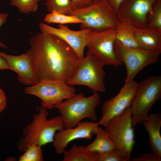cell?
<instances>
[{
	"label": "cell",
	"mask_w": 161,
	"mask_h": 161,
	"mask_svg": "<svg viewBox=\"0 0 161 161\" xmlns=\"http://www.w3.org/2000/svg\"><path fill=\"white\" fill-rule=\"evenodd\" d=\"M41 0H11L10 5L15 7L19 12L26 14L35 13L38 9V3Z\"/></svg>",
	"instance_id": "cb8c5ba5"
},
{
	"label": "cell",
	"mask_w": 161,
	"mask_h": 161,
	"mask_svg": "<svg viewBox=\"0 0 161 161\" xmlns=\"http://www.w3.org/2000/svg\"><path fill=\"white\" fill-rule=\"evenodd\" d=\"M39 27L41 32L55 35L64 41L80 59L84 57V49L87 46L89 34L92 29L87 28L75 31L64 24H59L58 27L55 28L43 22L39 24Z\"/></svg>",
	"instance_id": "7c38bea8"
},
{
	"label": "cell",
	"mask_w": 161,
	"mask_h": 161,
	"mask_svg": "<svg viewBox=\"0 0 161 161\" xmlns=\"http://www.w3.org/2000/svg\"><path fill=\"white\" fill-rule=\"evenodd\" d=\"M156 1L123 0L116 14L117 18L135 27H146L148 15Z\"/></svg>",
	"instance_id": "4fadbf2b"
},
{
	"label": "cell",
	"mask_w": 161,
	"mask_h": 161,
	"mask_svg": "<svg viewBox=\"0 0 161 161\" xmlns=\"http://www.w3.org/2000/svg\"><path fill=\"white\" fill-rule=\"evenodd\" d=\"M7 105V98L4 92L0 88V113L5 109Z\"/></svg>",
	"instance_id": "f546056e"
},
{
	"label": "cell",
	"mask_w": 161,
	"mask_h": 161,
	"mask_svg": "<svg viewBox=\"0 0 161 161\" xmlns=\"http://www.w3.org/2000/svg\"><path fill=\"white\" fill-rule=\"evenodd\" d=\"M161 97V76L149 77L138 84L131 106L134 127L138 123H141L154 104Z\"/></svg>",
	"instance_id": "8992f818"
},
{
	"label": "cell",
	"mask_w": 161,
	"mask_h": 161,
	"mask_svg": "<svg viewBox=\"0 0 161 161\" xmlns=\"http://www.w3.org/2000/svg\"><path fill=\"white\" fill-rule=\"evenodd\" d=\"M98 92H94L86 97L81 92L55 105L60 113L65 129L75 127L81 120L89 118L93 121L97 120L96 109L100 103Z\"/></svg>",
	"instance_id": "3957f363"
},
{
	"label": "cell",
	"mask_w": 161,
	"mask_h": 161,
	"mask_svg": "<svg viewBox=\"0 0 161 161\" xmlns=\"http://www.w3.org/2000/svg\"><path fill=\"white\" fill-rule=\"evenodd\" d=\"M48 114L47 109L41 106L34 114L32 121L24 128L23 137L18 143L19 151L24 152L33 144L42 146L52 143L56 132L64 129L60 115L48 119Z\"/></svg>",
	"instance_id": "7a4b0ae2"
},
{
	"label": "cell",
	"mask_w": 161,
	"mask_h": 161,
	"mask_svg": "<svg viewBox=\"0 0 161 161\" xmlns=\"http://www.w3.org/2000/svg\"><path fill=\"white\" fill-rule=\"evenodd\" d=\"M0 56L5 60L9 69L17 74L20 83L31 86L39 82L33 63L28 51L18 55H10L0 51Z\"/></svg>",
	"instance_id": "9a60e30c"
},
{
	"label": "cell",
	"mask_w": 161,
	"mask_h": 161,
	"mask_svg": "<svg viewBox=\"0 0 161 161\" xmlns=\"http://www.w3.org/2000/svg\"><path fill=\"white\" fill-rule=\"evenodd\" d=\"M114 49L117 57L124 64L126 70L125 83L134 80L137 74L150 65L156 64L159 60L160 54L144 50L125 46L116 39Z\"/></svg>",
	"instance_id": "ba28073f"
},
{
	"label": "cell",
	"mask_w": 161,
	"mask_h": 161,
	"mask_svg": "<svg viewBox=\"0 0 161 161\" xmlns=\"http://www.w3.org/2000/svg\"><path fill=\"white\" fill-rule=\"evenodd\" d=\"M24 92L40 98L41 107L52 109L55 104L75 95L76 91L72 86L62 81L45 80L26 87Z\"/></svg>",
	"instance_id": "9c48e42d"
},
{
	"label": "cell",
	"mask_w": 161,
	"mask_h": 161,
	"mask_svg": "<svg viewBox=\"0 0 161 161\" xmlns=\"http://www.w3.org/2000/svg\"><path fill=\"white\" fill-rule=\"evenodd\" d=\"M63 154V161H97V154L90 151L83 145H74Z\"/></svg>",
	"instance_id": "ffe728a7"
},
{
	"label": "cell",
	"mask_w": 161,
	"mask_h": 161,
	"mask_svg": "<svg viewBox=\"0 0 161 161\" xmlns=\"http://www.w3.org/2000/svg\"><path fill=\"white\" fill-rule=\"evenodd\" d=\"M115 29L92 30L89 32L86 47L105 66L117 67L122 62L115 52Z\"/></svg>",
	"instance_id": "30bf717a"
},
{
	"label": "cell",
	"mask_w": 161,
	"mask_h": 161,
	"mask_svg": "<svg viewBox=\"0 0 161 161\" xmlns=\"http://www.w3.org/2000/svg\"><path fill=\"white\" fill-rule=\"evenodd\" d=\"M69 15L76 16L83 21L80 24V29H115L120 21L106 0H95L88 6L75 8Z\"/></svg>",
	"instance_id": "277c9868"
},
{
	"label": "cell",
	"mask_w": 161,
	"mask_h": 161,
	"mask_svg": "<svg viewBox=\"0 0 161 161\" xmlns=\"http://www.w3.org/2000/svg\"><path fill=\"white\" fill-rule=\"evenodd\" d=\"M133 161H161V157L153 153H143L138 157L132 160Z\"/></svg>",
	"instance_id": "4316f807"
},
{
	"label": "cell",
	"mask_w": 161,
	"mask_h": 161,
	"mask_svg": "<svg viewBox=\"0 0 161 161\" xmlns=\"http://www.w3.org/2000/svg\"><path fill=\"white\" fill-rule=\"evenodd\" d=\"M105 127L106 132L122 157L125 161H130L135 143L131 106L112 119Z\"/></svg>",
	"instance_id": "5b68a950"
},
{
	"label": "cell",
	"mask_w": 161,
	"mask_h": 161,
	"mask_svg": "<svg viewBox=\"0 0 161 161\" xmlns=\"http://www.w3.org/2000/svg\"><path fill=\"white\" fill-rule=\"evenodd\" d=\"M117 14L123 0H106Z\"/></svg>",
	"instance_id": "4dcf8cb0"
},
{
	"label": "cell",
	"mask_w": 161,
	"mask_h": 161,
	"mask_svg": "<svg viewBox=\"0 0 161 161\" xmlns=\"http://www.w3.org/2000/svg\"><path fill=\"white\" fill-rule=\"evenodd\" d=\"M138 83L133 80L125 83L118 93L106 100L102 108V116L98 122L105 127L113 118L121 114L131 106Z\"/></svg>",
	"instance_id": "8fae6325"
},
{
	"label": "cell",
	"mask_w": 161,
	"mask_h": 161,
	"mask_svg": "<svg viewBox=\"0 0 161 161\" xmlns=\"http://www.w3.org/2000/svg\"><path fill=\"white\" fill-rule=\"evenodd\" d=\"M134 27L128 23L120 21L115 29L116 39L127 47L139 48L134 32Z\"/></svg>",
	"instance_id": "d6986e66"
},
{
	"label": "cell",
	"mask_w": 161,
	"mask_h": 161,
	"mask_svg": "<svg viewBox=\"0 0 161 161\" xmlns=\"http://www.w3.org/2000/svg\"><path fill=\"white\" fill-rule=\"evenodd\" d=\"M139 48L161 53V32L148 27L134 28Z\"/></svg>",
	"instance_id": "e0dca14e"
},
{
	"label": "cell",
	"mask_w": 161,
	"mask_h": 161,
	"mask_svg": "<svg viewBox=\"0 0 161 161\" xmlns=\"http://www.w3.org/2000/svg\"><path fill=\"white\" fill-rule=\"evenodd\" d=\"M76 8H82L92 4L95 0H72Z\"/></svg>",
	"instance_id": "83f0119b"
},
{
	"label": "cell",
	"mask_w": 161,
	"mask_h": 161,
	"mask_svg": "<svg viewBox=\"0 0 161 161\" xmlns=\"http://www.w3.org/2000/svg\"><path fill=\"white\" fill-rule=\"evenodd\" d=\"M146 27L161 32V0H156L149 11Z\"/></svg>",
	"instance_id": "7402d4cb"
},
{
	"label": "cell",
	"mask_w": 161,
	"mask_h": 161,
	"mask_svg": "<svg viewBox=\"0 0 161 161\" xmlns=\"http://www.w3.org/2000/svg\"><path fill=\"white\" fill-rule=\"evenodd\" d=\"M41 146L33 144L28 147L19 158V161H44Z\"/></svg>",
	"instance_id": "d4e9b609"
},
{
	"label": "cell",
	"mask_w": 161,
	"mask_h": 161,
	"mask_svg": "<svg viewBox=\"0 0 161 161\" xmlns=\"http://www.w3.org/2000/svg\"><path fill=\"white\" fill-rule=\"evenodd\" d=\"M44 21L47 23H55L61 24H80L83 21L74 16L65 14L56 10H53L46 15Z\"/></svg>",
	"instance_id": "44dd1931"
},
{
	"label": "cell",
	"mask_w": 161,
	"mask_h": 161,
	"mask_svg": "<svg viewBox=\"0 0 161 161\" xmlns=\"http://www.w3.org/2000/svg\"><path fill=\"white\" fill-rule=\"evenodd\" d=\"M141 123L147 131L153 153L161 157V115L154 113L148 114Z\"/></svg>",
	"instance_id": "2e32d148"
},
{
	"label": "cell",
	"mask_w": 161,
	"mask_h": 161,
	"mask_svg": "<svg viewBox=\"0 0 161 161\" xmlns=\"http://www.w3.org/2000/svg\"><path fill=\"white\" fill-rule=\"evenodd\" d=\"M9 16L8 13H0V28L1 27L5 24ZM0 48H7V47L0 41Z\"/></svg>",
	"instance_id": "f1b7e54d"
},
{
	"label": "cell",
	"mask_w": 161,
	"mask_h": 161,
	"mask_svg": "<svg viewBox=\"0 0 161 161\" xmlns=\"http://www.w3.org/2000/svg\"><path fill=\"white\" fill-rule=\"evenodd\" d=\"M95 134V139L91 144L86 146L89 151L97 154H102L117 148L105 129L98 126Z\"/></svg>",
	"instance_id": "ac0fdd59"
},
{
	"label": "cell",
	"mask_w": 161,
	"mask_h": 161,
	"mask_svg": "<svg viewBox=\"0 0 161 161\" xmlns=\"http://www.w3.org/2000/svg\"><path fill=\"white\" fill-rule=\"evenodd\" d=\"M45 5L49 13L56 10L66 15L75 8L72 0H46Z\"/></svg>",
	"instance_id": "603a6c76"
},
{
	"label": "cell",
	"mask_w": 161,
	"mask_h": 161,
	"mask_svg": "<svg viewBox=\"0 0 161 161\" xmlns=\"http://www.w3.org/2000/svg\"><path fill=\"white\" fill-rule=\"evenodd\" d=\"M105 65L93 54L88 51L81 59L73 75L67 83L70 85L86 86L94 92L106 90Z\"/></svg>",
	"instance_id": "52a82bcc"
},
{
	"label": "cell",
	"mask_w": 161,
	"mask_h": 161,
	"mask_svg": "<svg viewBox=\"0 0 161 161\" xmlns=\"http://www.w3.org/2000/svg\"><path fill=\"white\" fill-rule=\"evenodd\" d=\"M97 161H125L116 148L102 154H97Z\"/></svg>",
	"instance_id": "484cf974"
},
{
	"label": "cell",
	"mask_w": 161,
	"mask_h": 161,
	"mask_svg": "<svg viewBox=\"0 0 161 161\" xmlns=\"http://www.w3.org/2000/svg\"><path fill=\"white\" fill-rule=\"evenodd\" d=\"M9 69V67L5 60L0 56V70Z\"/></svg>",
	"instance_id": "1f68e13d"
},
{
	"label": "cell",
	"mask_w": 161,
	"mask_h": 161,
	"mask_svg": "<svg viewBox=\"0 0 161 161\" xmlns=\"http://www.w3.org/2000/svg\"><path fill=\"white\" fill-rule=\"evenodd\" d=\"M99 125L98 122L93 121H80L75 128L64 129L57 132L52 142L56 153L63 154L69 143L75 140L91 139Z\"/></svg>",
	"instance_id": "5bb4252c"
},
{
	"label": "cell",
	"mask_w": 161,
	"mask_h": 161,
	"mask_svg": "<svg viewBox=\"0 0 161 161\" xmlns=\"http://www.w3.org/2000/svg\"><path fill=\"white\" fill-rule=\"evenodd\" d=\"M28 51L38 80H58L67 83L81 59L58 36L41 32L30 38Z\"/></svg>",
	"instance_id": "6da1fadb"
}]
</instances>
